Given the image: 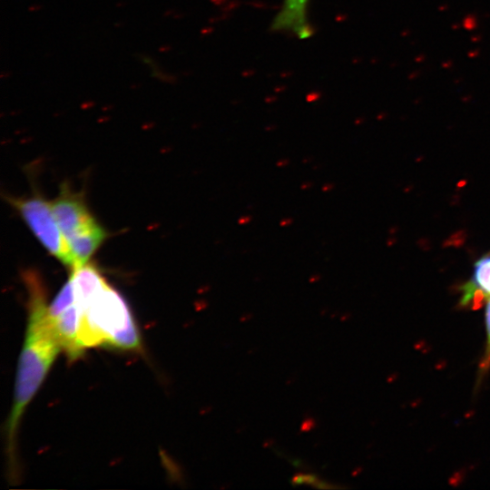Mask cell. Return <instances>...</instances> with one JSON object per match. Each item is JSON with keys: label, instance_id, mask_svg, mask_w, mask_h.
<instances>
[{"label": "cell", "instance_id": "1", "mask_svg": "<svg viewBox=\"0 0 490 490\" xmlns=\"http://www.w3.org/2000/svg\"><path fill=\"white\" fill-rule=\"evenodd\" d=\"M24 280L29 294L28 322L17 366L14 405L7 423V454L14 471L15 435L20 418L62 349L48 316L41 280L34 272H27Z\"/></svg>", "mask_w": 490, "mask_h": 490}, {"label": "cell", "instance_id": "3", "mask_svg": "<svg viewBox=\"0 0 490 490\" xmlns=\"http://www.w3.org/2000/svg\"><path fill=\"white\" fill-rule=\"evenodd\" d=\"M44 249L73 269L74 260L54 218L50 201L34 193L29 197L7 198Z\"/></svg>", "mask_w": 490, "mask_h": 490}, {"label": "cell", "instance_id": "4", "mask_svg": "<svg viewBox=\"0 0 490 490\" xmlns=\"http://www.w3.org/2000/svg\"><path fill=\"white\" fill-rule=\"evenodd\" d=\"M51 205L65 240L97 223L82 195L72 191L67 184L61 186L59 195Z\"/></svg>", "mask_w": 490, "mask_h": 490}, {"label": "cell", "instance_id": "10", "mask_svg": "<svg viewBox=\"0 0 490 490\" xmlns=\"http://www.w3.org/2000/svg\"><path fill=\"white\" fill-rule=\"evenodd\" d=\"M485 320H486V331H487V340H488V353H490V298L487 300L486 310H485Z\"/></svg>", "mask_w": 490, "mask_h": 490}, {"label": "cell", "instance_id": "9", "mask_svg": "<svg viewBox=\"0 0 490 490\" xmlns=\"http://www.w3.org/2000/svg\"><path fill=\"white\" fill-rule=\"evenodd\" d=\"M472 281L490 297V257L482 258L475 263Z\"/></svg>", "mask_w": 490, "mask_h": 490}, {"label": "cell", "instance_id": "8", "mask_svg": "<svg viewBox=\"0 0 490 490\" xmlns=\"http://www.w3.org/2000/svg\"><path fill=\"white\" fill-rule=\"evenodd\" d=\"M461 304L469 306L471 309H479L490 298L482 289L473 281L468 282L463 288Z\"/></svg>", "mask_w": 490, "mask_h": 490}, {"label": "cell", "instance_id": "7", "mask_svg": "<svg viewBox=\"0 0 490 490\" xmlns=\"http://www.w3.org/2000/svg\"><path fill=\"white\" fill-rule=\"evenodd\" d=\"M74 303V286L71 278H69L51 304L48 305V316L51 318H56Z\"/></svg>", "mask_w": 490, "mask_h": 490}, {"label": "cell", "instance_id": "5", "mask_svg": "<svg viewBox=\"0 0 490 490\" xmlns=\"http://www.w3.org/2000/svg\"><path fill=\"white\" fill-rule=\"evenodd\" d=\"M106 235L103 227L99 223H96L89 229L67 239L66 242L74 260L73 269L87 263L94 251L101 246Z\"/></svg>", "mask_w": 490, "mask_h": 490}, {"label": "cell", "instance_id": "6", "mask_svg": "<svg viewBox=\"0 0 490 490\" xmlns=\"http://www.w3.org/2000/svg\"><path fill=\"white\" fill-rule=\"evenodd\" d=\"M70 278L74 286L75 303L78 306L85 303L107 283L100 270L89 262L73 269Z\"/></svg>", "mask_w": 490, "mask_h": 490}, {"label": "cell", "instance_id": "2", "mask_svg": "<svg viewBox=\"0 0 490 490\" xmlns=\"http://www.w3.org/2000/svg\"><path fill=\"white\" fill-rule=\"evenodd\" d=\"M78 307V343L83 352L99 346L124 350L139 348L141 338L130 309L121 294L108 283Z\"/></svg>", "mask_w": 490, "mask_h": 490}]
</instances>
